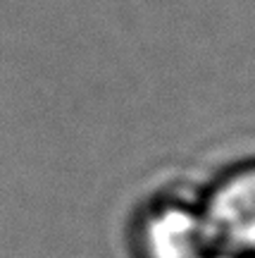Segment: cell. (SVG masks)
<instances>
[{"instance_id":"6da1fadb","label":"cell","mask_w":255,"mask_h":258,"mask_svg":"<svg viewBox=\"0 0 255 258\" xmlns=\"http://www.w3.org/2000/svg\"><path fill=\"white\" fill-rule=\"evenodd\" d=\"M201 213L215 253L255 258V165L212 186Z\"/></svg>"},{"instance_id":"7a4b0ae2","label":"cell","mask_w":255,"mask_h":258,"mask_svg":"<svg viewBox=\"0 0 255 258\" xmlns=\"http://www.w3.org/2000/svg\"><path fill=\"white\" fill-rule=\"evenodd\" d=\"M138 246L143 258H210L215 253L201 208L167 203L141 225Z\"/></svg>"},{"instance_id":"3957f363","label":"cell","mask_w":255,"mask_h":258,"mask_svg":"<svg viewBox=\"0 0 255 258\" xmlns=\"http://www.w3.org/2000/svg\"><path fill=\"white\" fill-rule=\"evenodd\" d=\"M210 258H236V256H229V253H212Z\"/></svg>"}]
</instances>
